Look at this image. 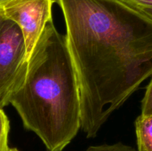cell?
<instances>
[{"mask_svg":"<svg viewBox=\"0 0 152 151\" xmlns=\"http://www.w3.org/2000/svg\"><path fill=\"white\" fill-rule=\"evenodd\" d=\"M128 5H129V4H128ZM131 7H134V8L137 9V10H139V11L140 12V13H142L144 16H145L147 18H148V19H149L150 20L152 21V7H133V6H131Z\"/></svg>","mask_w":152,"mask_h":151,"instance_id":"cell-10","label":"cell"},{"mask_svg":"<svg viewBox=\"0 0 152 151\" xmlns=\"http://www.w3.org/2000/svg\"><path fill=\"white\" fill-rule=\"evenodd\" d=\"M133 7H152V0H120Z\"/></svg>","mask_w":152,"mask_h":151,"instance_id":"cell-9","label":"cell"},{"mask_svg":"<svg viewBox=\"0 0 152 151\" xmlns=\"http://www.w3.org/2000/svg\"><path fill=\"white\" fill-rule=\"evenodd\" d=\"M137 151H152V115H142L135 121Z\"/></svg>","mask_w":152,"mask_h":151,"instance_id":"cell-5","label":"cell"},{"mask_svg":"<svg viewBox=\"0 0 152 151\" xmlns=\"http://www.w3.org/2000/svg\"><path fill=\"white\" fill-rule=\"evenodd\" d=\"M10 122L7 115L0 108V151H10L8 145V134Z\"/></svg>","mask_w":152,"mask_h":151,"instance_id":"cell-6","label":"cell"},{"mask_svg":"<svg viewBox=\"0 0 152 151\" xmlns=\"http://www.w3.org/2000/svg\"><path fill=\"white\" fill-rule=\"evenodd\" d=\"M151 77V80L147 85L145 95L142 100V115H152V76Z\"/></svg>","mask_w":152,"mask_h":151,"instance_id":"cell-8","label":"cell"},{"mask_svg":"<svg viewBox=\"0 0 152 151\" xmlns=\"http://www.w3.org/2000/svg\"><path fill=\"white\" fill-rule=\"evenodd\" d=\"M86 151H137L134 148L119 142L114 144H102L89 147Z\"/></svg>","mask_w":152,"mask_h":151,"instance_id":"cell-7","label":"cell"},{"mask_svg":"<svg viewBox=\"0 0 152 151\" xmlns=\"http://www.w3.org/2000/svg\"><path fill=\"white\" fill-rule=\"evenodd\" d=\"M10 151H19V150L17 149V148H11L10 149Z\"/></svg>","mask_w":152,"mask_h":151,"instance_id":"cell-11","label":"cell"},{"mask_svg":"<svg viewBox=\"0 0 152 151\" xmlns=\"http://www.w3.org/2000/svg\"><path fill=\"white\" fill-rule=\"evenodd\" d=\"M8 103L48 151H62L81 129L77 76L65 36L53 21L46 25Z\"/></svg>","mask_w":152,"mask_h":151,"instance_id":"cell-2","label":"cell"},{"mask_svg":"<svg viewBox=\"0 0 152 151\" xmlns=\"http://www.w3.org/2000/svg\"><path fill=\"white\" fill-rule=\"evenodd\" d=\"M0 1H1V0H0Z\"/></svg>","mask_w":152,"mask_h":151,"instance_id":"cell-12","label":"cell"},{"mask_svg":"<svg viewBox=\"0 0 152 151\" xmlns=\"http://www.w3.org/2000/svg\"><path fill=\"white\" fill-rule=\"evenodd\" d=\"M80 92L81 129L94 138L152 76V21L120 0H56Z\"/></svg>","mask_w":152,"mask_h":151,"instance_id":"cell-1","label":"cell"},{"mask_svg":"<svg viewBox=\"0 0 152 151\" xmlns=\"http://www.w3.org/2000/svg\"><path fill=\"white\" fill-rule=\"evenodd\" d=\"M27 65L20 28L0 13V108L9 105L10 94L22 79Z\"/></svg>","mask_w":152,"mask_h":151,"instance_id":"cell-3","label":"cell"},{"mask_svg":"<svg viewBox=\"0 0 152 151\" xmlns=\"http://www.w3.org/2000/svg\"><path fill=\"white\" fill-rule=\"evenodd\" d=\"M56 0H1L0 13L20 28L29 60L45 27L53 21L52 7Z\"/></svg>","mask_w":152,"mask_h":151,"instance_id":"cell-4","label":"cell"}]
</instances>
